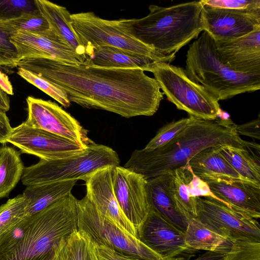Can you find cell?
<instances>
[{"instance_id":"obj_31","label":"cell","mask_w":260,"mask_h":260,"mask_svg":"<svg viewBox=\"0 0 260 260\" xmlns=\"http://www.w3.org/2000/svg\"><path fill=\"white\" fill-rule=\"evenodd\" d=\"M17 74L26 81L54 99L64 108L70 106L71 102L66 92L49 80L21 67H18Z\"/></svg>"},{"instance_id":"obj_42","label":"cell","mask_w":260,"mask_h":260,"mask_svg":"<svg viewBox=\"0 0 260 260\" xmlns=\"http://www.w3.org/2000/svg\"><path fill=\"white\" fill-rule=\"evenodd\" d=\"M0 88L8 95H13V88L8 77L0 70Z\"/></svg>"},{"instance_id":"obj_17","label":"cell","mask_w":260,"mask_h":260,"mask_svg":"<svg viewBox=\"0 0 260 260\" xmlns=\"http://www.w3.org/2000/svg\"><path fill=\"white\" fill-rule=\"evenodd\" d=\"M112 168H101L84 180L86 196L101 215L123 231L138 238L136 229L122 212L115 197L112 181Z\"/></svg>"},{"instance_id":"obj_11","label":"cell","mask_w":260,"mask_h":260,"mask_svg":"<svg viewBox=\"0 0 260 260\" xmlns=\"http://www.w3.org/2000/svg\"><path fill=\"white\" fill-rule=\"evenodd\" d=\"M7 142L23 153L46 160L77 155L84 152L88 147L50 132L30 127L24 122L13 128Z\"/></svg>"},{"instance_id":"obj_26","label":"cell","mask_w":260,"mask_h":260,"mask_svg":"<svg viewBox=\"0 0 260 260\" xmlns=\"http://www.w3.org/2000/svg\"><path fill=\"white\" fill-rule=\"evenodd\" d=\"M256 149H259V145L254 142L246 147L232 145L218 147L220 153L243 179L260 184L259 155L254 152Z\"/></svg>"},{"instance_id":"obj_10","label":"cell","mask_w":260,"mask_h":260,"mask_svg":"<svg viewBox=\"0 0 260 260\" xmlns=\"http://www.w3.org/2000/svg\"><path fill=\"white\" fill-rule=\"evenodd\" d=\"M196 217L201 222L231 242H260L258 220L239 212L210 197H196Z\"/></svg>"},{"instance_id":"obj_30","label":"cell","mask_w":260,"mask_h":260,"mask_svg":"<svg viewBox=\"0 0 260 260\" xmlns=\"http://www.w3.org/2000/svg\"><path fill=\"white\" fill-rule=\"evenodd\" d=\"M27 200L19 194L0 206V237L25 217Z\"/></svg>"},{"instance_id":"obj_43","label":"cell","mask_w":260,"mask_h":260,"mask_svg":"<svg viewBox=\"0 0 260 260\" xmlns=\"http://www.w3.org/2000/svg\"><path fill=\"white\" fill-rule=\"evenodd\" d=\"M225 254L212 251H206L197 257L189 260H223Z\"/></svg>"},{"instance_id":"obj_41","label":"cell","mask_w":260,"mask_h":260,"mask_svg":"<svg viewBox=\"0 0 260 260\" xmlns=\"http://www.w3.org/2000/svg\"><path fill=\"white\" fill-rule=\"evenodd\" d=\"M12 130L13 127L10 125L6 112L0 110V143L5 144L7 142Z\"/></svg>"},{"instance_id":"obj_33","label":"cell","mask_w":260,"mask_h":260,"mask_svg":"<svg viewBox=\"0 0 260 260\" xmlns=\"http://www.w3.org/2000/svg\"><path fill=\"white\" fill-rule=\"evenodd\" d=\"M17 31L8 20H0V67H17V53L10 38Z\"/></svg>"},{"instance_id":"obj_44","label":"cell","mask_w":260,"mask_h":260,"mask_svg":"<svg viewBox=\"0 0 260 260\" xmlns=\"http://www.w3.org/2000/svg\"><path fill=\"white\" fill-rule=\"evenodd\" d=\"M10 109V100L8 95L0 88V110L5 112Z\"/></svg>"},{"instance_id":"obj_27","label":"cell","mask_w":260,"mask_h":260,"mask_svg":"<svg viewBox=\"0 0 260 260\" xmlns=\"http://www.w3.org/2000/svg\"><path fill=\"white\" fill-rule=\"evenodd\" d=\"M170 189L174 202L187 219L196 217V199L189 196L188 184L193 172L188 162L172 172Z\"/></svg>"},{"instance_id":"obj_5","label":"cell","mask_w":260,"mask_h":260,"mask_svg":"<svg viewBox=\"0 0 260 260\" xmlns=\"http://www.w3.org/2000/svg\"><path fill=\"white\" fill-rule=\"evenodd\" d=\"M77 201L71 192L30 215L22 240L0 260H47L62 240L78 231Z\"/></svg>"},{"instance_id":"obj_6","label":"cell","mask_w":260,"mask_h":260,"mask_svg":"<svg viewBox=\"0 0 260 260\" xmlns=\"http://www.w3.org/2000/svg\"><path fill=\"white\" fill-rule=\"evenodd\" d=\"M132 19L107 20L93 12L71 14L73 29L85 49L86 58L93 49L113 47L127 52L149 57L155 62L170 63L175 55H165L141 42L133 35Z\"/></svg>"},{"instance_id":"obj_3","label":"cell","mask_w":260,"mask_h":260,"mask_svg":"<svg viewBox=\"0 0 260 260\" xmlns=\"http://www.w3.org/2000/svg\"><path fill=\"white\" fill-rule=\"evenodd\" d=\"M148 8L146 16L132 19V31L136 38L158 53L175 55L204 31L201 1L168 7L152 5Z\"/></svg>"},{"instance_id":"obj_9","label":"cell","mask_w":260,"mask_h":260,"mask_svg":"<svg viewBox=\"0 0 260 260\" xmlns=\"http://www.w3.org/2000/svg\"><path fill=\"white\" fill-rule=\"evenodd\" d=\"M78 230L94 244L140 260H165L138 238L120 229L101 215L85 196L77 201Z\"/></svg>"},{"instance_id":"obj_12","label":"cell","mask_w":260,"mask_h":260,"mask_svg":"<svg viewBox=\"0 0 260 260\" xmlns=\"http://www.w3.org/2000/svg\"><path fill=\"white\" fill-rule=\"evenodd\" d=\"M27 125L41 129L87 146L93 142L87 131L69 113L51 101L29 96L26 99Z\"/></svg>"},{"instance_id":"obj_38","label":"cell","mask_w":260,"mask_h":260,"mask_svg":"<svg viewBox=\"0 0 260 260\" xmlns=\"http://www.w3.org/2000/svg\"><path fill=\"white\" fill-rule=\"evenodd\" d=\"M188 190L190 197H210L223 203L213 193L207 182L202 180L193 173L188 184Z\"/></svg>"},{"instance_id":"obj_39","label":"cell","mask_w":260,"mask_h":260,"mask_svg":"<svg viewBox=\"0 0 260 260\" xmlns=\"http://www.w3.org/2000/svg\"><path fill=\"white\" fill-rule=\"evenodd\" d=\"M236 131L237 134L260 139V118L258 115L256 119L252 120L246 123L236 125Z\"/></svg>"},{"instance_id":"obj_35","label":"cell","mask_w":260,"mask_h":260,"mask_svg":"<svg viewBox=\"0 0 260 260\" xmlns=\"http://www.w3.org/2000/svg\"><path fill=\"white\" fill-rule=\"evenodd\" d=\"M223 260H260V242L235 240Z\"/></svg>"},{"instance_id":"obj_22","label":"cell","mask_w":260,"mask_h":260,"mask_svg":"<svg viewBox=\"0 0 260 260\" xmlns=\"http://www.w3.org/2000/svg\"><path fill=\"white\" fill-rule=\"evenodd\" d=\"M188 164L193 173L204 181L246 180L231 167L219 152L218 147L203 150L192 157Z\"/></svg>"},{"instance_id":"obj_24","label":"cell","mask_w":260,"mask_h":260,"mask_svg":"<svg viewBox=\"0 0 260 260\" xmlns=\"http://www.w3.org/2000/svg\"><path fill=\"white\" fill-rule=\"evenodd\" d=\"M76 182L69 180L26 186L23 193L27 200L25 216L39 212L70 193Z\"/></svg>"},{"instance_id":"obj_28","label":"cell","mask_w":260,"mask_h":260,"mask_svg":"<svg viewBox=\"0 0 260 260\" xmlns=\"http://www.w3.org/2000/svg\"><path fill=\"white\" fill-rule=\"evenodd\" d=\"M24 168L18 151L5 145L0 147V199L8 196L16 186Z\"/></svg>"},{"instance_id":"obj_15","label":"cell","mask_w":260,"mask_h":260,"mask_svg":"<svg viewBox=\"0 0 260 260\" xmlns=\"http://www.w3.org/2000/svg\"><path fill=\"white\" fill-rule=\"evenodd\" d=\"M17 53V64L22 60L51 58L66 63L77 64L83 59L50 28L30 32L17 31L11 38Z\"/></svg>"},{"instance_id":"obj_21","label":"cell","mask_w":260,"mask_h":260,"mask_svg":"<svg viewBox=\"0 0 260 260\" xmlns=\"http://www.w3.org/2000/svg\"><path fill=\"white\" fill-rule=\"evenodd\" d=\"M39 12L48 21L50 28L84 60L85 49L75 33L71 23V14L66 8L46 0H35Z\"/></svg>"},{"instance_id":"obj_37","label":"cell","mask_w":260,"mask_h":260,"mask_svg":"<svg viewBox=\"0 0 260 260\" xmlns=\"http://www.w3.org/2000/svg\"><path fill=\"white\" fill-rule=\"evenodd\" d=\"M208 6L237 10H260V0H202Z\"/></svg>"},{"instance_id":"obj_7","label":"cell","mask_w":260,"mask_h":260,"mask_svg":"<svg viewBox=\"0 0 260 260\" xmlns=\"http://www.w3.org/2000/svg\"><path fill=\"white\" fill-rule=\"evenodd\" d=\"M117 152L112 148L94 142L86 150L69 157L40 159L24 168L21 181L26 186L54 182L84 180L96 171L107 167L120 166Z\"/></svg>"},{"instance_id":"obj_34","label":"cell","mask_w":260,"mask_h":260,"mask_svg":"<svg viewBox=\"0 0 260 260\" xmlns=\"http://www.w3.org/2000/svg\"><path fill=\"white\" fill-rule=\"evenodd\" d=\"M8 21L17 31L38 32L50 29L48 21L38 9L24 13L18 17Z\"/></svg>"},{"instance_id":"obj_1","label":"cell","mask_w":260,"mask_h":260,"mask_svg":"<svg viewBox=\"0 0 260 260\" xmlns=\"http://www.w3.org/2000/svg\"><path fill=\"white\" fill-rule=\"evenodd\" d=\"M17 67L55 84L70 102L125 118L153 115L164 98L156 80L139 68H104L86 61L72 64L45 58L22 60Z\"/></svg>"},{"instance_id":"obj_29","label":"cell","mask_w":260,"mask_h":260,"mask_svg":"<svg viewBox=\"0 0 260 260\" xmlns=\"http://www.w3.org/2000/svg\"><path fill=\"white\" fill-rule=\"evenodd\" d=\"M61 260H98L94 244L84 233L77 231L60 243Z\"/></svg>"},{"instance_id":"obj_25","label":"cell","mask_w":260,"mask_h":260,"mask_svg":"<svg viewBox=\"0 0 260 260\" xmlns=\"http://www.w3.org/2000/svg\"><path fill=\"white\" fill-rule=\"evenodd\" d=\"M188 247L197 251L204 250L226 254L232 242L219 235L196 218H190L184 232Z\"/></svg>"},{"instance_id":"obj_45","label":"cell","mask_w":260,"mask_h":260,"mask_svg":"<svg viewBox=\"0 0 260 260\" xmlns=\"http://www.w3.org/2000/svg\"><path fill=\"white\" fill-rule=\"evenodd\" d=\"M60 244V243H59ZM59 245L55 249L50 256L47 260H61L59 254Z\"/></svg>"},{"instance_id":"obj_36","label":"cell","mask_w":260,"mask_h":260,"mask_svg":"<svg viewBox=\"0 0 260 260\" xmlns=\"http://www.w3.org/2000/svg\"><path fill=\"white\" fill-rule=\"evenodd\" d=\"M37 10L35 0H0V20L12 19Z\"/></svg>"},{"instance_id":"obj_8","label":"cell","mask_w":260,"mask_h":260,"mask_svg":"<svg viewBox=\"0 0 260 260\" xmlns=\"http://www.w3.org/2000/svg\"><path fill=\"white\" fill-rule=\"evenodd\" d=\"M149 72L178 109L201 119L217 118L221 110L218 101L202 86L191 81L184 69L167 62H154Z\"/></svg>"},{"instance_id":"obj_18","label":"cell","mask_w":260,"mask_h":260,"mask_svg":"<svg viewBox=\"0 0 260 260\" xmlns=\"http://www.w3.org/2000/svg\"><path fill=\"white\" fill-rule=\"evenodd\" d=\"M214 41L220 58L232 70L260 74V28L238 38Z\"/></svg>"},{"instance_id":"obj_4","label":"cell","mask_w":260,"mask_h":260,"mask_svg":"<svg viewBox=\"0 0 260 260\" xmlns=\"http://www.w3.org/2000/svg\"><path fill=\"white\" fill-rule=\"evenodd\" d=\"M185 63L186 76L218 101L260 89V74L243 73L230 68L220 58L213 39L205 31L189 45Z\"/></svg>"},{"instance_id":"obj_19","label":"cell","mask_w":260,"mask_h":260,"mask_svg":"<svg viewBox=\"0 0 260 260\" xmlns=\"http://www.w3.org/2000/svg\"><path fill=\"white\" fill-rule=\"evenodd\" d=\"M213 193L229 207L258 220L260 184L242 180L205 181Z\"/></svg>"},{"instance_id":"obj_13","label":"cell","mask_w":260,"mask_h":260,"mask_svg":"<svg viewBox=\"0 0 260 260\" xmlns=\"http://www.w3.org/2000/svg\"><path fill=\"white\" fill-rule=\"evenodd\" d=\"M138 238L165 260H189L199 251L188 247L184 232L151 208L138 232Z\"/></svg>"},{"instance_id":"obj_32","label":"cell","mask_w":260,"mask_h":260,"mask_svg":"<svg viewBox=\"0 0 260 260\" xmlns=\"http://www.w3.org/2000/svg\"><path fill=\"white\" fill-rule=\"evenodd\" d=\"M197 118L189 116L165 125L157 132L156 135L149 141L144 148L151 151L163 146L176 138L189 125L196 120Z\"/></svg>"},{"instance_id":"obj_20","label":"cell","mask_w":260,"mask_h":260,"mask_svg":"<svg viewBox=\"0 0 260 260\" xmlns=\"http://www.w3.org/2000/svg\"><path fill=\"white\" fill-rule=\"evenodd\" d=\"M171 172L147 180L150 208L167 221L185 232L189 221L177 208L171 189Z\"/></svg>"},{"instance_id":"obj_40","label":"cell","mask_w":260,"mask_h":260,"mask_svg":"<svg viewBox=\"0 0 260 260\" xmlns=\"http://www.w3.org/2000/svg\"><path fill=\"white\" fill-rule=\"evenodd\" d=\"M94 246L98 260H140L124 255L104 246L94 244Z\"/></svg>"},{"instance_id":"obj_14","label":"cell","mask_w":260,"mask_h":260,"mask_svg":"<svg viewBox=\"0 0 260 260\" xmlns=\"http://www.w3.org/2000/svg\"><path fill=\"white\" fill-rule=\"evenodd\" d=\"M112 181L118 204L138 234L150 210L147 181L142 175L118 166L112 168Z\"/></svg>"},{"instance_id":"obj_16","label":"cell","mask_w":260,"mask_h":260,"mask_svg":"<svg viewBox=\"0 0 260 260\" xmlns=\"http://www.w3.org/2000/svg\"><path fill=\"white\" fill-rule=\"evenodd\" d=\"M202 19L204 31L214 40H232L260 28V10H237L203 5Z\"/></svg>"},{"instance_id":"obj_2","label":"cell","mask_w":260,"mask_h":260,"mask_svg":"<svg viewBox=\"0 0 260 260\" xmlns=\"http://www.w3.org/2000/svg\"><path fill=\"white\" fill-rule=\"evenodd\" d=\"M236 125L230 118H197L165 146L151 151L135 150L123 167L148 180L185 166L194 155L208 148L250 146L252 142L244 141L237 134Z\"/></svg>"},{"instance_id":"obj_23","label":"cell","mask_w":260,"mask_h":260,"mask_svg":"<svg viewBox=\"0 0 260 260\" xmlns=\"http://www.w3.org/2000/svg\"><path fill=\"white\" fill-rule=\"evenodd\" d=\"M93 66L109 68H139L149 72L151 58L132 54L117 48L105 46L95 48L84 61Z\"/></svg>"}]
</instances>
